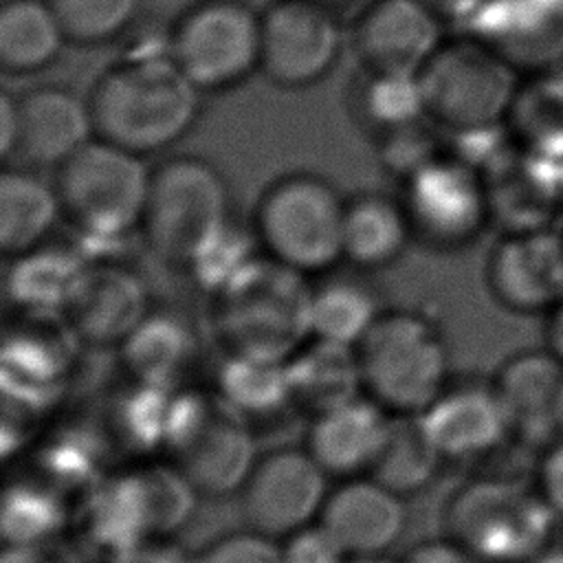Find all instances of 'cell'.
<instances>
[{
	"label": "cell",
	"instance_id": "20",
	"mask_svg": "<svg viewBox=\"0 0 563 563\" xmlns=\"http://www.w3.org/2000/svg\"><path fill=\"white\" fill-rule=\"evenodd\" d=\"M482 172L490 200V218L501 231L556 227L554 222L563 213V183L545 161L506 141Z\"/></svg>",
	"mask_w": 563,
	"mask_h": 563
},
{
	"label": "cell",
	"instance_id": "4",
	"mask_svg": "<svg viewBox=\"0 0 563 563\" xmlns=\"http://www.w3.org/2000/svg\"><path fill=\"white\" fill-rule=\"evenodd\" d=\"M363 391L389 413H422L449 385L451 356L424 312L385 308L356 343Z\"/></svg>",
	"mask_w": 563,
	"mask_h": 563
},
{
	"label": "cell",
	"instance_id": "40",
	"mask_svg": "<svg viewBox=\"0 0 563 563\" xmlns=\"http://www.w3.org/2000/svg\"><path fill=\"white\" fill-rule=\"evenodd\" d=\"M427 123L420 121L378 139V150H380V161L385 172L402 180L442 150L438 136L433 134L431 128H427Z\"/></svg>",
	"mask_w": 563,
	"mask_h": 563
},
{
	"label": "cell",
	"instance_id": "45",
	"mask_svg": "<svg viewBox=\"0 0 563 563\" xmlns=\"http://www.w3.org/2000/svg\"><path fill=\"white\" fill-rule=\"evenodd\" d=\"M114 563H196V559H189L178 548L165 543V541H143L141 545L123 552L114 559Z\"/></svg>",
	"mask_w": 563,
	"mask_h": 563
},
{
	"label": "cell",
	"instance_id": "7",
	"mask_svg": "<svg viewBox=\"0 0 563 563\" xmlns=\"http://www.w3.org/2000/svg\"><path fill=\"white\" fill-rule=\"evenodd\" d=\"M521 75L471 33L446 37L418 73L427 119L455 136L504 130Z\"/></svg>",
	"mask_w": 563,
	"mask_h": 563
},
{
	"label": "cell",
	"instance_id": "6",
	"mask_svg": "<svg viewBox=\"0 0 563 563\" xmlns=\"http://www.w3.org/2000/svg\"><path fill=\"white\" fill-rule=\"evenodd\" d=\"M345 198L323 176L290 172L264 187L253 211L257 249L314 279L343 260Z\"/></svg>",
	"mask_w": 563,
	"mask_h": 563
},
{
	"label": "cell",
	"instance_id": "10",
	"mask_svg": "<svg viewBox=\"0 0 563 563\" xmlns=\"http://www.w3.org/2000/svg\"><path fill=\"white\" fill-rule=\"evenodd\" d=\"M165 48L200 92H220L260 70L262 11L246 0H196L172 22Z\"/></svg>",
	"mask_w": 563,
	"mask_h": 563
},
{
	"label": "cell",
	"instance_id": "8",
	"mask_svg": "<svg viewBox=\"0 0 563 563\" xmlns=\"http://www.w3.org/2000/svg\"><path fill=\"white\" fill-rule=\"evenodd\" d=\"M53 183L64 220L84 240L117 242L141 229L152 169L145 156L95 136L55 169Z\"/></svg>",
	"mask_w": 563,
	"mask_h": 563
},
{
	"label": "cell",
	"instance_id": "21",
	"mask_svg": "<svg viewBox=\"0 0 563 563\" xmlns=\"http://www.w3.org/2000/svg\"><path fill=\"white\" fill-rule=\"evenodd\" d=\"M20 156L33 169H57L95 139L86 97L59 84L33 86L18 95Z\"/></svg>",
	"mask_w": 563,
	"mask_h": 563
},
{
	"label": "cell",
	"instance_id": "33",
	"mask_svg": "<svg viewBox=\"0 0 563 563\" xmlns=\"http://www.w3.org/2000/svg\"><path fill=\"white\" fill-rule=\"evenodd\" d=\"M352 88L354 119L378 139L407 125L429 121L418 75L361 68Z\"/></svg>",
	"mask_w": 563,
	"mask_h": 563
},
{
	"label": "cell",
	"instance_id": "30",
	"mask_svg": "<svg viewBox=\"0 0 563 563\" xmlns=\"http://www.w3.org/2000/svg\"><path fill=\"white\" fill-rule=\"evenodd\" d=\"M90 257L68 244L46 242L11 260L7 297L15 312H62Z\"/></svg>",
	"mask_w": 563,
	"mask_h": 563
},
{
	"label": "cell",
	"instance_id": "15",
	"mask_svg": "<svg viewBox=\"0 0 563 563\" xmlns=\"http://www.w3.org/2000/svg\"><path fill=\"white\" fill-rule=\"evenodd\" d=\"M152 312L145 277L112 257L88 260L62 314L81 343L121 345Z\"/></svg>",
	"mask_w": 563,
	"mask_h": 563
},
{
	"label": "cell",
	"instance_id": "13",
	"mask_svg": "<svg viewBox=\"0 0 563 563\" xmlns=\"http://www.w3.org/2000/svg\"><path fill=\"white\" fill-rule=\"evenodd\" d=\"M328 477L306 449L282 446L257 455L240 488L246 528L282 541L314 523L330 493Z\"/></svg>",
	"mask_w": 563,
	"mask_h": 563
},
{
	"label": "cell",
	"instance_id": "12",
	"mask_svg": "<svg viewBox=\"0 0 563 563\" xmlns=\"http://www.w3.org/2000/svg\"><path fill=\"white\" fill-rule=\"evenodd\" d=\"M343 26L339 11L319 0H273L262 11L264 77L288 90L319 84L339 62Z\"/></svg>",
	"mask_w": 563,
	"mask_h": 563
},
{
	"label": "cell",
	"instance_id": "29",
	"mask_svg": "<svg viewBox=\"0 0 563 563\" xmlns=\"http://www.w3.org/2000/svg\"><path fill=\"white\" fill-rule=\"evenodd\" d=\"M367 275L358 268H332L312 279V336L356 347L385 310Z\"/></svg>",
	"mask_w": 563,
	"mask_h": 563
},
{
	"label": "cell",
	"instance_id": "36",
	"mask_svg": "<svg viewBox=\"0 0 563 563\" xmlns=\"http://www.w3.org/2000/svg\"><path fill=\"white\" fill-rule=\"evenodd\" d=\"M64 508L51 486L15 484L4 493L2 534L7 545L33 548L64 526Z\"/></svg>",
	"mask_w": 563,
	"mask_h": 563
},
{
	"label": "cell",
	"instance_id": "46",
	"mask_svg": "<svg viewBox=\"0 0 563 563\" xmlns=\"http://www.w3.org/2000/svg\"><path fill=\"white\" fill-rule=\"evenodd\" d=\"M20 134V112H18V95L4 90L0 95V154L7 161L18 150Z\"/></svg>",
	"mask_w": 563,
	"mask_h": 563
},
{
	"label": "cell",
	"instance_id": "25",
	"mask_svg": "<svg viewBox=\"0 0 563 563\" xmlns=\"http://www.w3.org/2000/svg\"><path fill=\"white\" fill-rule=\"evenodd\" d=\"M62 216L53 180L33 167H4L0 174V251L7 260L51 240Z\"/></svg>",
	"mask_w": 563,
	"mask_h": 563
},
{
	"label": "cell",
	"instance_id": "43",
	"mask_svg": "<svg viewBox=\"0 0 563 563\" xmlns=\"http://www.w3.org/2000/svg\"><path fill=\"white\" fill-rule=\"evenodd\" d=\"M532 482L559 519H563V435L543 446Z\"/></svg>",
	"mask_w": 563,
	"mask_h": 563
},
{
	"label": "cell",
	"instance_id": "14",
	"mask_svg": "<svg viewBox=\"0 0 563 563\" xmlns=\"http://www.w3.org/2000/svg\"><path fill=\"white\" fill-rule=\"evenodd\" d=\"M484 284L506 312L548 317L563 303V229L501 231L486 253Z\"/></svg>",
	"mask_w": 563,
	"mask_h": 563
},
{
	"label": "cell",
	"instance_id": "52",
	"mask_svg": "<svg viewBox=\"0 0 563 563\" xmlns=\"http://www.w3.org/2000/svg\"><path fill=\"white\" fill-rule=\"evenodd\" d=\"M345 563H394V561H387L385 554H378V556H350Z\"/></svg>",
	"mask_w": 563,
	"mask_h": 563
},
{
	"label": "cell",
	"instance_id": "5",
	"mask_svg": "<svg viewBox=\"0 0 563 563\" xmlns=\"http://www.w3.org/2000/svg\"><path fill=\"white\" fill-rule=\"evenodd\" d=\"M559 521L534 482L506 475L473 477L444 504L446 537L484 563H528L552 545Z\"/></svg>",
	"mask_w": 563,
	"mask_h": 563
},
{
	"label": "cell",
	"instance_id": "51",
	"mask_svg": "<svg viewBox=\"0 0 563 563\" xmlns=\"http://www.w3.org/2000/svg\"><path fill=\"white\" fill-rule=\"evenodd\" d=\"M319 2H323V4L332 7L334 11H339V13H341V9H350V7L358 9V7H361L363 2H367V0H319Z\"/></svg>",
	"mask_w": 563,
	"mask_h": 563
},
{
	"label": "cell",
	"instance_id": "42",
	"mask_svg": "<svg viewBox=\"0 0 563 563\" xmlns=\"http://www.w3.org/2000/svg\"><path fill=\"white\" fill-rule=\"evenodd\" d=\"M284 563H345L350 556L319 521L282 539Z\"/></svg>",
	"mask_w": 563,
	"mask_h": 563
},
{
	"label": "cell",
	"instance_id": "17",
	"mask_svg": "<svg viewBox=\"0 0 563 563\" xmlns=\"http://www.w3.org/2000/svg\"><path fill=\"white\" fill-rule=\"evenodd\" d=\"M466 26L521 77L563 68V0H486Z\"/></svg>",
	"mask_w": 563,
	"mask_h": 563
},
{
	"label": "cell",
	"instance_id": "24",
	"mask_svg": "<svg viewBox=\"0 0 563 563\" xmlns=\"http://www.w3.org/2000/svg\"><path fill=\"white\" fill-rule=\"evenodd\" d=\"M413 242V231L400 198L380 191H358L345 198L343 260L363 273L391 266Z\"/></svg>",
	"mask_w": 563,
	"mask_h": 563
},
{
	"label": "cell",
	"instance_id": "19",
	"mask_svg": "<svg viewBox=\"0 0 563 563\" xmlns=\"http://www.w3.org/2000/svg\"><path fill=\"white\" fill-rule=\"evenodd\" d=\"M490 380L512 438L543 449L563 435V363L545 345L508 356Z\"/></svg>",
	"mask_w": 563,
	"mask_h": 563
},
{
	"label": "cell",
	"instance_id": "41",
	"mask_svg": "<svg viewBox=\"0 0 563 563\" xmlns=\"http://www.w3.org/2000/svg\"><path fill=\"white\" fill-rule=\"evenodd\" d=\"M196 563H284L282 541L246 528L211 541Z\"/></svg>",
	"mask_w": 563,
	"mask_h": 563
},
{
	"label": "cell",
	"instance_id": "38",
	"mask_svg": "<svg viewBox=\"0 0 563 563\" xmlns=\"http://www.w3.org/2000/svg\"><path fill=\"white\" fill-rule=\"evenodd\" d=\"M174 394L167 387L136 383L117 405V433L139 451L167 444Z\"/></svg>",
	"mask_w": 563,
	"mask_h": 563
},
{
	"label": "cell",
	"instance_id": "37",
	"mask_svg": "<svg viewBox=\"0 0 563 563\" xmlns=\"http://www.w3.org/2000/svg\"><path fill=\"white\" fill-rule=\"evenodd\" d=\"M134 479L150 537H165L187 521L198 493L176 466L143 468Z\"/></svg>",
	"mask_w": 563,
	"mask_h": 563
},
{
	"label": "cell",
	"instance_id": "34",
	"mask_svg": "<svg viewBox=\"0 0 563 563\" xmlns=\"http://www.w3.org/2000/svg\"><path fill=\"white\" fill-rule=\"evenodd\" d=\"M218 394L246 420L273 416L292 402L286 361L227 354L218 369Z\"/></svg>",
	"mask_w": 563,
	"mask_h": 563
},
{
	"label": "cell",
	"instance_id": "9",
	"mask_svg": "<svg viewBox=\"0 0 563 563\" xmlns=\"http://www.w3.org/2000/svg\"><path fill=\"white\" fill-rule=\"evenodd\" d=\"M165 449L194 490L207 497L240 490L257 460L249 420L220 394H174Z\"/></svg>",
	"mask_w": 563,
	"mask_h": 563
},
{
	"label": "cell",
	"instance_id": "26",
	"mask_svg": "<svg viewBox=\"0 0 563 563\" xmlns=\"http://www.w3.org/2000/svg\"><path fill=\"white\" fill-rule=\"evenodd\" d=\"M123 367L136 383L172 389L196 363L198 336L176 310H154L119 345Z\"/></svg>",
	"mask_w": 563,
	"mask_h": 563
},
{
	"label": "cell",
	"instance_id": "53",
	"mask_svg": "<svg viewBox=\"0 0 563 563\" xmlns=\"http://www.w3.org/2000/svg\"><path fill=\"white\" fill-rule=\"evenodd\" d=\"M561 229H563V227H561Z\"/></svg>",
	"mask_w": 563,
	"mask_h": 563
},
{
	"label": "cell",
	"instance_id": "3",
	"mask_svg": "<svg viewBox=\"0 0 563 563\" xmlns=\"http://www.w3.org/2000/svg\"><path fill=\"white\" fill-rule=\"evenodd\" d=\"M235 227L222 172L202 156H169L152 169L141 233L163 262L189 273Z\"/></svg>",
	"mask_w": 563,
	"mask_h": 563
},
{
	"label": "cell",
	"instance_id": "50",
	"mask_svg": "<svg viewBox=\"0 0 563 563\" xmlns=\"http://www.w3.org/2000/svg\"><path fill=\"white\" fill-rule=\"evenodd\" d=\"M528 563H563V545H548L537 556H532Z\"/></svg>",
	"mask_w": 563,
	"mask_h": 563
},
{
	"label": "cell",
	"instance_id": "27",
	"mask_svg": "<svg viewBox=\"0 0 563 563\" xmlns=\"http://www.w3.org/2000/svg\"><path fill=\"white\" fill-rule=\"evenodd\" d=\"M286 372L292 402L312 416L354 400L363 391L352 345L312 336L286 361Z\"/></svg>",
	"mask_w": 563,
	"mask_h": 563
},
{
	"label": "cell",
	"instance_id": "2",
	"mask_svg": "<svg viewBox=\"0 0 563 563\" xmlns=\"http://www.w3.org/2000/svg\"><path fill=\"white\" fill-rule=\"evenodd\" d=\"M211 328L227 354L288 361L312 339V279L253 253L209 292Z\"/></svg>",
	"mask_w": 563,
	"mask_h": 563
},
{
	"label": "cell",
	"instance_id": "44",
	"mask_svg": "<svg viewBox=\"0 0 563 563\" xmlns=\"http://www.w3.org/2000/svg\"><path fill=\"white\" fill-rule=\"evenodd\" d=\"M398 563H484L451 537L427 539L407 550Z\"/></svg>",
	"mask_w": 563,
	"mask_h": 563
},
{
	"label": "cell",
	"instance_id": "1",
	"mask_svg": "<svg viewBox=\"0 0 563 563\" xmlns=\"http://www.w3.org/2000/svg\"><path fill=\"white\" fill-rule=\"evenodd\" d=\"M200 95L167 48H161L112 62L86 99L97 139L150 156L169 150L194 128Z\"/></svg>",
	"mask_w": 563,
	"mask_h": 563
},
{
	"label": "cell",
	"instance_id": "18",
	"mask_svg": "<svg viewBox=\"0 0 563 563\" xmlns=\"http://www.w3.org/2000/svg\"><path fill=\"white\" fill-rule=\"evenodd\" d=\"M420 418L442 460L486 457L512 438L510 418L493 380L446 385Z\"/></svg>",
	"mask_w": 563,
	"mask_h": 563
},
{
	"label": "cell",
	"instance_id": "49",
	"mask_svg": "<svg viewBox=\"0 0 563 563\" xmlns=\"http://www.w3.org/2000/svg\"><path fill=\"white\" fill-rule=\"evenodd\" d=\"M2 563H48L46 559H42L40 554H35L33 548H18V545H9Z\"/></svg>",
	"mask_w": 563,
	"mask_h": 563
},
{
	"label": "cell",
	"instance_id": "39",
	"mask_svg": "<svg viewBox=\"0 0 563 563\" xmlns=\"http://www.w3.org/2000/svg\"><path fill=\"white\" fill-rule=\"evenodd\" d=\"M40 462L51 477V488H75L92 482L99 453L92 438H86L84 433H62L42 451Z\"/></svg>",
	"mask_w": 563,
	"mask_h": 563
},
{
	"label": "cell",
	"instance_id": "32",
	"mask_svg": "<svg viewBox=\"0 0 563 563\" xmlns=\"http://www.w3.org/2000/svg\"><path fill=\"white\" fill-rule=\"evenodd\" d=\"M442 455L431 442L420 413H391L376 462L369 468L385 488L400 497L424 490L440 468Z\"/></svg>",
	"mask_w": 563,
	"mask_h": 563
},
{
	"label": "cell",
	"instance_id": "16",
	"mask_svg": "<svg viewBox=\"0 0 563 563\" xmlns=\"http://www.w3.org/2000/svg\"><path fill=\"white\" fill-rule=\"evenodd\" d=\"M444 22L424 0H367L356 9L350 40L361 68L418 75L446 40Z\"/></svg>",
	"mask_w": 563,
	"mask_h": 563
},
{
	"label": "cell",
	"instance_id": "31",
	"mask_svg": "<svg viewBox=\"0 0 563 563\" xmlns=\"http://www.w3.org/2000/svg\"><path fill=\"white\" fill-rule=\"evenodd\" d=\"M68 44L46 0H2L0 66L7 75H33L48 68Z\"/></svg>",
	"mask_w": 563,
	"mask_h": 563
},
{
	"label": "cell",
	"instance_id": "48",
	"mask_svg": "<svg viewBox=\"0 0 563 563\" xmlns=\"http://www.w3.org/2000/svg\"><path fill=\"white\" fill-rule=\"evenodd\" d=\"M545 319V347L563 363V303L556 306Z\"/></svg>",
	"mask_w": 563,
	"mask_h": 563
},
{
	"label": "cell",
	"instance_id": "11",
	"mask_svg": "<svg viewBox=\"0 0 563 563\" xmlns=\"http://www.w3.org/2000/svg\"><path fill=\"white\" fill-rule=\"evenodd\" d=\"M400 183L413 240L431 251H460L493 224L484 172L460 152L440 150Z\"/></svg>",
	"mask_w": 563,
	"mask_h": 563
},
{
	"label": "cell",
	"instance_id": "35",
	"mask_svg": "<svg viewBox=\"0 0 563 563\" xmlns=\"http://www.w3.org/2000/svg\"><path fill=\"white\" fill-rule=\"evenodd\" d=\"M66 40L77 46H101L121 37L139 18L141 0H46Z\"/></svg>",
	"mask_w": 563,
	"mask_h": 563
},
{
	"label": "cell",
	"instance_id": "23",
	"mask_svg": "<svg viewBox=\"0 0 563 563\" xmlns=\"http://www.w3.org/2000/svg\"><path fill=\"white\" fill-rule=\"evenodd\" d=\"M391 413L369 396H358L312 416L306 451L332 477H358L376 462Z\"/></svg>",
	"mask_w": 563,
	"mask_h": 563
},
{
	"label": "cell",
	"instance_id": "28",
	"mask_svg": "<svg viewBox=\"0 0 563 563\" xmlns=\"http://www.w3.org/2000/svg\"><path fill=\"white\" fill-rule=\"evenodd\" d=\"M508 141L550 167L563 165V70L526 75L506 117Z\"/></svg>",
	"mask_w": 563,
	"mask_h": 563
},
{
	"label": "cell",
	"instance_id": "47",
	"mask_svg": "<svg viewBox=\"0 0 563 563\" xmlns=\"http://www.w3.org/2000/svg\"><path fill=\"white\" fill-rule=\"evenodd\" d=\"M424 2L433 11H438L446 22L449 20L468 22L486 4V0H424Z\"/></svg>",
	"mask_w": 563,
	"mask_h": 563
},
{
	"label": "cell",
	"instance_id": "22",
	"mask_svg": "<svg viewBox=\"0 0 563 563\" xmlns=\"http://www.w3.org/2000/svg\"><path fill=\"white\" fill-rule=\"evenodd\" d=\"M347 556L385 554L405 530L402 497L374 477H350L328 493L317 519Z\"/></svg>",
	"mask_w": 563,
	"mask_h": 563
}]
</instances>
